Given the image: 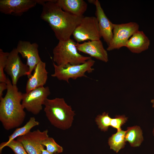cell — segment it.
<instances>
[{"instance_id":"1","label":"cell","mask_w":154,"mask_h":154,"mask_svg":"<svg viewBox=\"0 0 154 154\" xmlns=\"http://www.w3.org/2000/svg\"><path fill=\"white\" fill-rule=\"evenodd\" d=\"M40 18L47 22L59 41L70 38L84 16L80 17L63 11L57 0H46L42 5Z\"/></svg>"},{"instance_id":"25","label":"cell","mask_w":154,"mask_h":154,"mask_svg":"<svg viewBox=\"0 0 154 154\" xmlns=\"http://www.w3.org/2000/svg\"><path fill=\"white\" fill-rule=\"evenodd\" d=\"M128 117L124 115L116 116L115 117L112 118L110 126L113 128L116 129L117 131L122 130L121 126L127 121Z\"/></svg>"},{"instance_id":"10","label":"cell","mask_w":154,"mask_h":154,"mask_svg":"<svg viewBox=\"0 0 154 154\" xmlns=\"http://www.w3.org/2000/svg\"><path fill=\"white\" fill-rule=\"evenodd\" d=\"M48 131H41L38 129L30 131L26 135L18 137L28 154H41L42 143L48 136Z\"/></svg>"},{"instance_id":"13","label":"cell","mask_w":154,"mask_h":154,"mask_svg":"<svg viewBox=\"0 0 154 154\" xmlns=\"http://www.w3.org/2000/svg\"><path fill=\"white\" fill-rule=\"evenodd\" d=\"M76 46L78 51L91 57L105 62L108 61L107 51L104 48L100 40H89L81 44L76 42Z\"/></svg>"},{"instance_id":"19","label":"cell","mask_w":154,"mask_h":154,"mask_svg":"<svg viewBox=\"0 0 154 154\" xmlns=\"http://www.w3.org/2000/svg\"><path fill=\"white\" fill-rule=\"evenodd\" d=\"M126 131L121 130L109 137L108 144L110 149L117 153L121 149L123 148L126 144L125 134Z\"/></svg>"},{"instance_id":"8","label":"cell","mask_w":154,"mask_h":154,"mask_svg":"<svg viewBox=\"0 0 154 154\" xmlns=\"http://www.w3.org/2000/svg\"><path fill=\"white\" fill-rule=\"evenodd\" d=\"M113 26L112 38L106 49L108 51L125 47L130 37L139 30V25L135 22L113 24Z\"/></svg>"},{"instance_id":"7","label":"cell","mask_w":154,"mask_h":154,"mask_svg":"<svg viewBox=\"0 0 154 154\" xmlns=\"http://www.w3.org/2000/svg\"><path fill=\"white\" fill-rule=\"evenodd\" d=\"M50 93L48 86L35 88L28 93L23 94L22 104L27 111L37 115L42 110V106Z\"/></svg>"},{"instance_id":"24","label":"cell","mask_w":154,"mask_h":154,"mask_svg":"<svg viewBox=\"0 0 154 154\" xmlns=\"http://www.w3.org/2000/svg\"><path fill=\"white\" fill-rule=\"evenodd\" d=\"M9 52H5L0 49V82H7V77L4 70L5 68Z\"/></svg>"},{"instance_id":"29","label":"cell","mask_w":154,"mask_h":154,"mask_svg":"<svg viewBox=\"0 0 154 154\" xmlns=\"http://www.w3.org/2000/svg\"><path fill=\"white\" fill-rule=\"evenodd\" d=\"M151 102L152 104V107L154 108V99H152L151 100Z\"/></svg>"},{"instance_id":"18","label":"cell","mask_w":154,"mask_h":154,"mask_svg":"<svg viewBox=\"0 0 154 154\" xmlns=\"http://www.w3.org/2000/svg\"><path fill=\"white\" fill-rule=\"evenodd\" d=\"M125 141H128L131 146H139L143 140L142 131L139 126L128 127L125 134Z\"/></svg>"},{"instance_id":"15","label":"cell","mask_w":154,"mask_h":154,"mask_svg":"<svg viewBox=\"0 0 154 154\" xmlns=\"http://www.w3.org/2000/svg\"><path fill=\"white\" fill-rule=\"evenodd\" d=\"M46 63L42 60L37 65L33 74L27 82L26 93H28L35 88L43 86L46 84L48 74L46 69Z\"/></svg>"},{"instance_id":"30","label":"cell","mask_w":154,"mask_h":154,"mask_svg":"<svg viewBox=\"0 0 154 154\" xmlns=\"http://www.w3.org/2000/svg\"><path fill=\"white\" fill-rule=\"evenodd\" d=\"M152 133H153V135L154 136V127L153 129V131H152Z\"/></svg>"},{"instance_id":"4","label":"cell","mask_w":154,"mask_h":154,"mask_svg":"<svg viewBox=\"0 0 154 154\" xmlns=\"http://www.w3.org/2000/svg\"><path fill=\"white\" fill-rule=\"evenodd\" d=\"M76 42L70 38L59 41L53 50V60L58 66H64L70 64L77 65L85 63L91 58L80 54L76 47Z\"/></svg>"},{"instance_id":"20","label":"cell","mask_w":154,"mask_h":154,"mask_svg":"<svg viewBox=\"0 0 154 154\" xmlns=\"http://www.w3.org/2000/svg\"><path fill=\"white\" fill-rule=\"evenodd\" d=\"M39 122L36 121L34 117H31L28 121L23 126L17 128L9 136L7 142H9L19 137L26 135L30 132L31 129L35 126L39 124Z\"/></svg>"},{"instance_id":"9","label":"cell","mask_w":154,"mask_h":154,"mask_svg":"<svg viewBox=\"0 0 154 154\" xmlns=\"http://www.w3.org/2000/svg\"><path fill=\"white\" fill-rule=\"evenodd\" d=\"M29 70L27 65L21 61L16 48L9 52L4 70L10 76L13 85H17L20 77L27 75Z\"/></svg>"},{"instance_id":"14","label":"cell","mask_w":154,"mask_h":154,"mask_svg":"<svg viewBox=\"0 0 154 154\" xmlns=\"http://www.w3.org/2000/svg\"><path fill=\"white\" fill-rule=\"evenodd\" d=\"M96 15L101 37L108 45L113 37V23L108 19L101 7L100 1L96 0Z\"/></svg>"},{"instance_id":"16","label":"cell","mask_w":154,"mask_h":154,"mask_svg":"<svg viewBox=\"0 0 154 154\" xmlns=\"http://www.w3.org/2000/svg\"><path fill=\"white\" fill-rule=\"evenodd\" d=\"M150 43L149 40L144 32L138 30L129 39L125 47L133 53H139L147 50Z\"/></svg>"},{"instance_id":"28","label":"cell","mask_w":154,"mask_h":154,"mask_svg":"<svg viewBox=\"0 0 154 154\" xmlns=\"http://www.w3.org/2000/svg\"><path fill=\"white\" fill-rule=\"evenodd\" d=\"M88 2H89L90 3L93 4L94 5L96 0H88Z\"/></svg>"},{"instance_id":"26","label":"cell","mask_w":154,"mask_h":154,"mask_svg":"<svg viewBox=\"0 0 154 154\" xmlns=\"http://www.w3.org/2000/svg\"><path fill=\"white\" fill-rule=\"evenodd\" d=\"M7 88V82H0V99L3 97V91Z\"/></svg>"},{"instance_id":"27","label":"cell","mask_w":154,"mask_h":154,"mask_svg":"<svg viewBox=\"0 0 154 154\" xmlns=\"http://www.w3.org/2000/svg\"><path fill=\"white\" fill-rule=\"evenodd\" d=\"M41 154H54V153H51L48 151L46 149H45L44 148V146L42 145L41 147Z\"/></svg>"},{"instance_id":"3","label":"cell","mask_w":154,"mask_h":154,"mask_svg":"<svg viewBox=\"0 0 154 154\" xmlns=\"http://www.w3.org/2000/svg\"><path fill=\"white\" fill-rule=\"evenodd\" d=\"M44 105L46 116L52 125L62 130L70 127L75 114L63 98H47Z\"/></svg>"},{"instance_id":"22","label":"cell","mask_w":154,"mask_h":154,"mask_svg":"<svg viewBox=\"0 0 154 154\" xmlns=\"http://www.w3.org/2000/svg\"><path fill=\"white\" fill-rule=\"evenodd\" d=\"M42 144L46 147L47 150L52 153H61L63 151V147L52 137H48L42 141Z\"/></svg>"},{"instance_id":"23","label":"cell","mask_w":154,"mask_h":154,"mask_svg":"<svg viewBox=\"0 0 154 154\" xmlns=\"http://www.w3.org/2000/svg\"><path fill=\"white\" fill-rule=\"evenodd\" d=\"M112 119L108 113L104 112L102 115H99L97 116L95 121L98 128L101 131H106L110 126Z\"/></svg>"},{"instance_id":"11","label":"cell","mask_w":154,"mask_h":154,"mask_svg":"<svg viewBox=\"0 0 154 154\" xmlns=\"http://www.w3.org/2000/svg\"><path fill=\"white\" fill-rule=\"evenodd\" d=\"M38 45L36 42L31 43L27 41L19 40L16 49L23 58L27 59L26 64L29 68L27 75L28 78L32 75V72L34 70L37 65L41 60L39 56Z\"/></svg>"},{"instance_id":"12","label":"cell","mask_w":154,"mask_h":154,"mask_svg":"<svg viewBox=\"0 0 154 154\" xmlns=\"http://www.w3.org/2000/svg\"><path fill=\"white\" fill-rule=\"evenodd\" d=\"M37 4V0H0V11L6 15L20 16Z\"/></svg>"},{"instance_id":"6","label":"cell","mask_w":154,"mask_h":154,"mask_svg":"<svg viewBox=\"0 0 154 154\" xmlns=\"http://www.w3.org/2000/svg\"><path fill=\"white\" fill-rule=\"evenodd\" d=\"M72 35L74 39L78 43L87 40H100L102 37L96 17L84 16Z\"/></svg>"},{"instance_id":"2","label":"cell","mask_w":154,"mask_h":154,"mask_svg":"<svg viewBox=\"0 0 154 154\" xmlns=\"http://www.w3.org/2000/svg\"><path fill=\"white\" fill-rule=\"evenodd\" d=\"M7 93L0 99V121L4 128L9 130L20 126L26 116L22 104L23 94L17 85H13L9 77Z\"/></svg>"},{"instance_id":"31","label":"cell","mask_w":154,"mask_h":154,"mask_svg":"<svg viewBox=\"0 0 154 154\" xmlns=\"http://www.w3.org/2000/svg\"><path fill=\"white\" fill-rule=\"evenodd\" d=\"M57 153H54V154H58Z\"/></svg>"},{"instance_id":"17","label":"cell","mask_w":154,"mask_h":154,"mask_svg":"<svg viewBox=\"0 0 154 154\" xmlns=\"http://www.w3.org/2000/svg\"><path fill=\"white\" fill-rule=\"evenodd\" d=\"M57 2L64 11L80 17L84 16L87 8L83 0H57Z\"/></svg>"},{"instance_id":"5","label":"cell","mask_w":154,"mask_h":154,"mask_svg":"<svg viewBox=\"0 0 154 154\" xmlns=\"http://www.w3.org/2000/svg\"><path fill=\"white\" fill-rule=\"evenodd\" d=\"M95 61L91 58L85 63L77 65L70 64L64 66H58L53 62L54 72L51 75L52 77L56 78L60 80H64L69 83L70 79L75 80L82 77H87L86 72H92L94 70L92 67Z\"/></svg>"},{"instance_id":"21","label":"cell","mask_w":154,"mask_h":154,"mask_svg":"<svg viewBox=\"0 0 154 154\" xmlns=\"http://www.w3.org/2000/svg\"><path fill=\"white\" fill-rule=\"evenodd\" d=\"M5 147L11 148L15 154H28L21 143L17 140L14 139L9 142L6 141L1 143L0 145V153Z\"/></svg>"}]
</instances>
